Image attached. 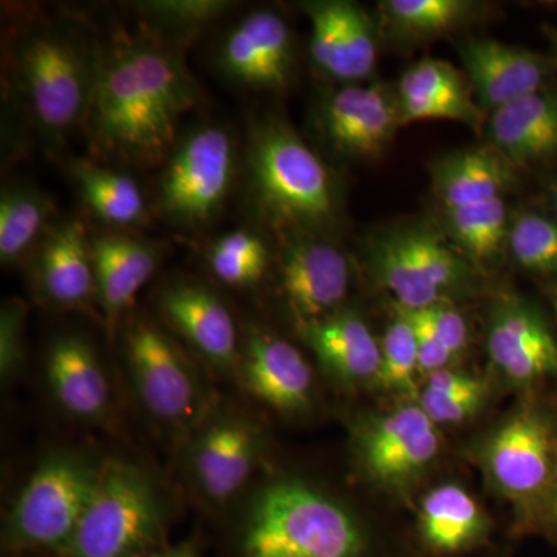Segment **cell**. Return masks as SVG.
<instances>
[{"label":"cell","mask_w":557,"mask_h":557,"mask_svg":"<svg viewBox=\"0 0 557 557\" xmlns=\"http://www.w3.org/2000/svg\"><path fill=\"white\" fill-rule=\"evenodd\" d=\"M397 100L401 124L453 120L478 126L482 120L463 75L448 62L432 58L417 62L403 75Z\"/></svg>","instance_id":"cb8c5ba5"},{"label":"cell","mask_w":557,"mask_h":557,"mask_svg":"<svg viewBox=\"0 0 557 557\" xmlns=\"http://www.w3.org/2000/svg\"><path fill=\"white\" fill-rule=\"evenodd\" d=\"M423 311L454 358L460 357L468 346V324L461 313L445 302L435 304Z\"/></svg>","instance_id":"60d3db41"},{"label":"cell","mask_w":557,"mask_h":557,"mask_svg":"<svg viewBox=\"0 0 557 557\" xmlns=\"http://www.w3.org/2000/svg\"><path fill=\"white\" fill-rule=\"evenodd\" d=\"M239 372L248 391L277 412H306L313 401L309 361L298 347L267 330H249Z\"/></svg>","instance_id":"e0dca14e"},{"label":"cell","mask_w":557,"mask_h":557,"mask_svg":"<svg viewBox=\"0 0 557 557\" xmlns=\"http://www.w3.org/2000/svg\"><path fill=\"white\" fill-rule=\"evenodd\" d=\"M14 81L32 119L50 137H62L89 115L97 58L69 33L36 28L17 42Z\"/></svg>","instance_id":"ba28073f"},{"label":"cell","mask_w":557,"mask_h":557,"mask_svg":"<svg viewBox=\"0 0 557 557\" xmlns=\"http://www.w3.org/2000/svg\"><path fill=\"white\" fill-rule=\"evenodd\" d=\"M123 355L131 386L145 412L174 437H193L215 410L193 359L145 317L126 322Z\"/></svg>","instance_id":"52a82bcc"},{"label":"cell","mask_w":557,"mask_h":557,"mask_svg":"<svg viewBox=\"0 0 557 557\" xmlns=\"http://www.w3.org/2000/svg\"><path fill=\"white\" fill-rule=\"evenodd\" d=\"M475 5L465 0H387L384 14L395 32L428 38L457 27L471 17Z\"/></svg>","instance_id":"d6a6232c"},{"label":"cell","mask_w":557,"mask_h":557,"mask_svg":"<svg viewBox=\"0 0 557 557\" xmlns=\"http://www.w3.org/2000/svg\"><path fill=\"white\" fill-rule=\"evenodd\" d=\"M296 329L330 376L347 386L376 383L381 344L355 311L339 309Z\"/></svg>","instance_id":"603a6c76"},{"label":"cell","mask_w":557,"mask_h":557,"mask_svg":"<svg viewBox=\"0 0 557 557\" xmlns=\"http://www.w3.org/2000/svg\"><path fill=\"white\" fill-rule=\"evenodd\" d=\"M346 27V83H351L368 78L375 69L376 40L372 22L357 3L347 2Z\"/></svg>","instance_id":"8d00e7d4"},{"label":"cell","mask_w":557,"mask_h":557,"mask_svg":"<svg viewBox=\"0 0 557 557\" xmlns=\"http://www.w3.org/2000/svg\"><path fill=\"white\" fill-rule=\"evenodd\" d=\"M319 121L332 148L354 159L379 156L401 124L398 100L384 87L355 84L325 98Z\"/></svg>","instance_id":"2e32d148"},{"label":"cell","mask_w":557,"mask_h":557,"mask_svg":"<svg viewBox=\"0 0 557 557\" xmlns=\"http://www.w3.org/2000/svg\"><path fill=\"white\" fill-rule=\"evenodd\" d=\"M479 461L519 527L542 531L557 479L556 410L534 398L519 403L483 440Z\"/></svg>","instance_id":"277c9868"},{"label":"cell","mask_w":557,"mask_h":557,"mask_svg":"<svg viewBox=\"0 0 557 557\" xmlns=\"http://www.w3.org/2000/svg\"><path fill=\"white\" fill-rule=\"evenodd\" d=\"M542 531H547L549 536L555 537L557 541V479L552 498H549L547 516H545L544 528H542Z\"/></svg>","instance_id":"ee69618b"},{"label":"cell","mask_w":557,"mask_h":557,"mask_svg":"<svg viewBox=\"0 0 557 557\" xmlns=\"http://www.w3.org/2000/svg\"><path fill=\"white\" fill-rule=\"evenodd\" d=\"M51 201L28 186L3 190L0 200V260L11 265L27 255L47 228Z\"/></svg>","instance_id":"f1b7e54d"},{"label":"cell","mask_w":557,"mask_h":557,"mask_svg":"<svg viewBox=\"0 0 557 557\" xmlns=\"http://www.w3.org/2000/svg\"><path fill=\"white\" fill-rule=\"evenodd\" d=\"M555 203H556V211H557V189H556V194H555Z\"/></svg>","instance_id":"7dc6e473"},{"label":"cell","mask_w":557,"mask_h":557,"mask_svg":"<svg viewBox=\"0 0 557 557\" xmlns=\"http://www.w3.org/2000/svg\"><path fill=\"white\" fill-rule=\"evenodd\" d=\"M395 309L405 313L413 330H416L421 375L429 376L431 373L438 372V370L448 369L456 361L448 347L440 339L437 332L432 327L423 310H406L401 307H395Z\"/></svg>","instance_id":"f35d334b"},{"label":"cell","mask_w":557,"mask_h":557,"mask_svg":"<svg viewBox=\"0 0 557 557\" xmlns=\"http://www.w3.org/2000/svg\"><path fill=\"white\" fill-rule=\"evenodd\" d=\"M370 260L376 281L406 310L443 302L446 293L460 287L468 276L460 256L431 228L399 230L381 237Z\"/></svg>","instance_id":"30bf717a"},{"label":"cell","mask_w":557,"mask_h":557,"mask_svg":"<svg viewBox=\"0 0 557 557\" xmlns=\"http://www.w3.org/2000/svg\"><path fill=\"white\" fill-rule=\"evenodd\" d=\"M40 295L64 309H81L97 298L90 239L79 220L50 228L35 259Z\"/></svg>","instance_id":"7402d4cb"},{"label":"cell","mask_w":557,"mask_h":557,"mask_svg":"<svg viewBox=\"0 0 557 557\" xmlns=\"http://www.w3.org/2000/svg\"><path fill=\"white\" fill-rule=\"evenodd\" d=\"M553 306H555L556 317H557V289L555 292V296H553Z\"/></svg>","instance_id":"bcb514c9"},{"label":"cell","mask_w":557,"mask_h":557,"mask_svg":"<svg viewBox=\"0 0 557 557\" xmlns=\"http://www.w3.org/2000/svg\"><path fill=\"white\" fill-rule=\"evenodd\" d=\"M460 58L483 108L493 112L541 91L555 67L541 54L493 39L465 40Z\"/></svg>","instance_id":"ffe728a7"},{"label":"cell","mask_w":557,"mask_h":557,"mask_svg":"<svg viewBox=\"0 0 557 557\" xmlns=\"http://www.w3.org/2000/svg\"><path fill=\"white\" fill-rule=\"evenodd\" d=\"M346 0L304 3L311 22L310 53L319 72L346 83Z\"/></svg>","instance_id":"1f68e13d"},{"label":"cell","mask_w":557,"mask_h":557,"mask_svg":"<svg viewBox=\"0 0 557 557\" xmlns=\"http://www.w3.org/2000/svg\"><path fill=\"white\" fill-rule=\"evenodd\" d=\"M487 357L512 386L533 388L557 376V339L544 317L518 298L502 300L491 318Z\"/></svg>","instance_id":"5bb4252c"},{"label":"cell","mask_w":557,"mask_h":557,"mask_svg":"<svg viewBox=\"0 0 557 557\" xmlns=\"http://www.w3.org/2000/svg\"><path fill=\"white\" fill-rule=\"evenodd\" d=\"M270 252L252 231L239 228L219 237L208 251L212 276L234 288H247L262 281Z\"/></svg>","instance_id":"4dcf8cb0"},{"label":"cell","mask_w":557,"mask_h":557,"mask_svg":"<svg viewBox=\"0 0 557 557\" xmlns=\"http://www.w3.org/2000/svg\"><path fill=\"white\" fill-rule=\"evenodd\" d=\"M70 171L81 197L102 222L112 226H135L148 219L145 194L129 175L89 161H75Z\"/></svg>","instance_id":"83f0119b"},{"label":"cell","mask_w":557,"mask_h":557,"mask_svg":"<svg viewBox=\"0 0 557 557\" xmlns=\"http://www.w3.org/2000/svg\"><path fill=\"white\" fill-rule=\"evenodd\" d=\"M102 463L72 449H57L39 461L14 498L2 530L11 553L64 556L100 482Z\"/></svg>","instance_id":"8992f818"},{"label":"cell","mask_w":557,"mask_h":557,"mask_svg":"<svg viewBox=\"0 0 557 557\" xmlns=\"http://www.w3.org/2000/svg\"><path fill=\"white\" fill-rule=\"evenodd\" d=\"M236 175V145L225 129L201 126L172 150L160 177L164 218L186 228L207 225L225 205Z\"/></svg>","instance_id":"9c48e42d"},{"label":"cell","mask_w":557,"mask_h":557,"mask_svg":"<svg viewBox=\"0 0 557 557\" xmlns=\"http://www.w3.org/2000/svg\"><path fill=\"white\" fill-rule=\"evenodd\" d=\"M508 245L523 270L557 274V222L527 212L509 225Z\"/></svg>","instance_id":"e575fe53"},{"label":"cell","mask_w":557,"mask_h":557,"mask_svg":"<svg viewBox=\"0 0 557 557\" xmlns=\"http://www.w3.org/2000/svg\"><path fill=\"white\" fill-rule=\"evenodd\" d=\"M90 248L98 306L113 332L159 269L160 251L126 234H101L90 239Z\"/></svg>","instance_id":"44dd1931"},{"label":"cell","mask_w":557,"mask_h":557,"mask_svg":"<svg viewBox=\"0 0 557 557\" xmlns=\"http://www.w3.org/2000/svg\"><path fill=\"white\" fill-rule=\"evenodd\" d=\"M397 310L381 343V364L376 384L398 394H413L420 373V355L416 330L408 317Z\"/></svg>","instance_id":"836d02e7"},{"label":"cell","mask_w":557,"mask_h":557,"mask_svg":"<svg viewBox=\"0 0 557 557\" xmlns=\"http://www.w3.org/2000/svg\"><path fill=\"white\" fill-rule=\"evenodd\" d=\"M545 36H547L549 42H552L553 47V65L557 67V28L556 27H544Z\"/></svg>","instance_id":"f6af8a7d"},{"label":"cell","mask_w":557,"mask_h":557,"mask_svg":"<svg viewBox=\"0 0 557 557\" xmlns=\"http://www.w3.org/2000/svg\"><path fill=\"white\" fill-rule=\"evenodd\" d=\"M490 520L465 487L446 483L429 491L418 512V533L432 552L458 555L478 547Z\"/></svg>","instance_id":"484cf974"},{"label":"cell","mask_w":557,"mask_h":557,"mask_svg":"<svg viewBox=\"0 0 557 557\" xmlns=\"http://www.w3.org/2000/svg\"><path fill=\"white\" fill-rule=\"evenodd\" d=\"M293 61L288 25L273 11L248 14L220 46L219 67L242 86L278 89L287 83Z\"/></svg>","instance_id":"ac0fdd59"},{"label":"cell","mask_w":557,"mask_h":557,"mask_svg":"<svg viewBox=\"0 0 557 557\" xmlns=\"http://www.w3.org/2000/svg\"><path fill=\"white\" fill-rule=\"evenodd\" d=\"M494 149L523 166L557 152V97L536 91L493 112L490 126Z\"/></svg>","instance_id":"d4e9b609"},{"label":"cell","mask_w":557,"mask_h":557,"mask_svg":"<svg viewBox=\"0 0 557 557\" xmlns=\"http://www.w3.org/2000/svg\"><path fill=\"white\" fill-rule=\"evenodd\" d=\"M485 399L486 394L443 397V395L423 391L418 405L440 426V424H458L468 420L485 405Z\"/></svg>","instance_id":"ab89813d"},{"label":"cell","mask_w":557,"mask_h":557,"mask_svg":"<svg viewBox=\"0 0 557 557\" xmlns=\"http://www.w3.org/2000/svg\"><path fill=\"white\" fill-rule=\"evenodd\" d=\"M170 505L159 482L131 461L102 463L100 482L65 557H146L166 533Z\"/></svg>","instance_id":"5b68a950"},{"label":"cell","mask_w":557,"mask_h":557,"mask_svg":"<svg viewBox=\"0 0 557 557\" xmlns=\"http://www.w3.org/2000/svg\"><path fill=\"white\" fill-rule=\"evenodd\" d=\"M512 164L496 149H472L440 161L434 171L435 193L446 208L498 199L511 185Z\"/></svg>","instance_id":"4316f807"},{"label":"cell","mask_w":557,"mask_h":557,"mask_svg":"<svg viewBox=\"0 0 557 557\" xmlns=\"http://www.w3.org/2000/svg\"><path fill=\"white\" fill-rule=\"evenodd\" d=\"M47 386L54 403L81 423L102 424L112 416V387L100 357L83 336H57L46 359Z\"/></svg>","instance_id":"d6986e66"},{"label":"cell","mask_w":557,"mask_h":557,"mask_svg":"<svg viewBox=\"0 0 557 557\" xmlns=\"http://www.w3.org/2000/svg\"><path fill=\"white\" fill-rule=\"evenodd\" d=\"M199 87L174 50L149 38L115 40L97 58L87 124L100 148L134 163L171 156Z\"/></svg>","instance_id":"6da1fadb"},{"label":"cell","mask_w":557,"mask_h":557,"mask_svg":"<svg viewBox=\"0 0 557 557\" xmlns=\"http://www.w3.org/2000/svg\"><path fill=\"white\" fill-rule=\"evenodd\" d=\"M262 429L244 413L218 410L188 440L186 474L208 504L222 507L239 496L263 454Z\"/></svg>","instance_id":"8fae6325"},{"label":"cell","mask_w":557,"mask_h":557,"mask_svg":"<svg viewBox=\"0 0 557 557\" xmlns=\"http://www.w3.org/2000/svg\"><path fill=\"white\" fill-rule=\"evenodd\" d=\"M350 285L346 256L317 234L285 233L278 287L296 325L339 310Z\"/></svg>","instance_id":"4fadbf2b"},{"label":"cell","mask_w":557,"mask_h":557,"mask_svg":"<svg viewBox=\"0 0 557 557\" xmlns=\"http://www.w3.org/2000/svg\"><path fill=\"white\" fill-rule=\"evenodd\" d=\"M27 307L20 299L7 300L0 310V376L10 383L25 364Z\"/></svg>","instance_id":"74e56055"},{"label":"cell","mask_w":557,"mask_h":557,"mask_svg":"<svg viewBox=\"0 0 557 557\" xmlns=\"http://www.w3.org/2000/svg\"><path fill=\"white\" fill-rule=\"evenodd\" d=\"M248 180L256 208L278 231L317 234L336 218L335 182L327 166L278 121L252 132Z\"/></svg>","instance_id":"3957f363"},{"label":"cell","mask_w":557,"mask_h":557,"mask_svg":"<svg viewBox=\"0 0 557 557\" xmlns=\"http://www.w3.org/2000/svg\"><path fill=\"white\" fill-rule=\"evenodd\" d=\"M138 5L161 30L194 33L219 20L233 3L225 0H152Z\"/></svg>","instance_id":"d590c367"},{"label":"cell","mask_w":557,"mask_h":557,"mask_svg":"<svg viewBox=\"0 0 557 557\" xmlns=\"http://www.w3.org/2000/svg\"><path fill=\"white\" fill-rule=\"evenodd\" d=\"M159 310L164 322L209 366L239 370L236 322L212 289L197 282H175L160 293Z\"/></svg>","instance_id":"9a60e30c"},{"label":"cell","mask_w":557,"mask_h":557,"mask_svg":"<svg viewBox=\"0 0 557 557\" xmlns=\"http://www.w3.org/2000/svg\"><path fill=\"white\" fill-rule=\"evenodd\" d=\"M357 516L318 486L278 479L259 487L239 527L240 557H364Z\"/></svg>","instance_id":"7a4b0ae2"},{"label":"cell","mask_w":557,"mask_h":557,"mask_svg":"<svg viewBox=\"0 0 557 557\" xmlns=\"http://www.w3.org/2000/svg\"><path fill=\"white\" fill-rule=\"evenodd\" d=\"M437 428L418 403L370 416L355 437L359 465L376 485L406 490L438 457L442 437Z\"/></svg>","instance_id":"7c38bea8"},{"label":"cell","mask_w":557,"mask_h":557,"mask_svg":"<svg viewBox=\"0 0 557 557\" xmlns=\"http://www.w3.org/2000/svg\"><path fill=\"white\" fill-rule=\"evenodd\" d=\"M448 230L472 259L497 258L508 240V209L502 197L448 209Z\"/></svg>","instance_id":"f546056e"},{"label":"cell","mask_w":557,"mask_h":557,"mask_svg":"<svg viewBox=\"0 0 557 557\" xmlns=\"http://www.w3.org/2000/svg\"><path fill=\"white\" fill-rule=\"evenodd\" d=\"M423 391L443 397H465V395L487 394L485 380L460 370L442 369L426 376Z\"/></svg>","instance_id":"b9f144b4"},{"label":"cell","mask_w":557,"mask_h":557,"mask_svg":"<svg viewBox=\"0 0 557 557\" xmlns=\"http://www.w3.org/2000/svg\"><path fill=\"white\" fill-rule=\"evenodd\" d=\"M146 557H197V549L190 542H186L175 547L159 548Z\"/></svg>","instance_id":"7bdbcfd3"}]
</instances>
